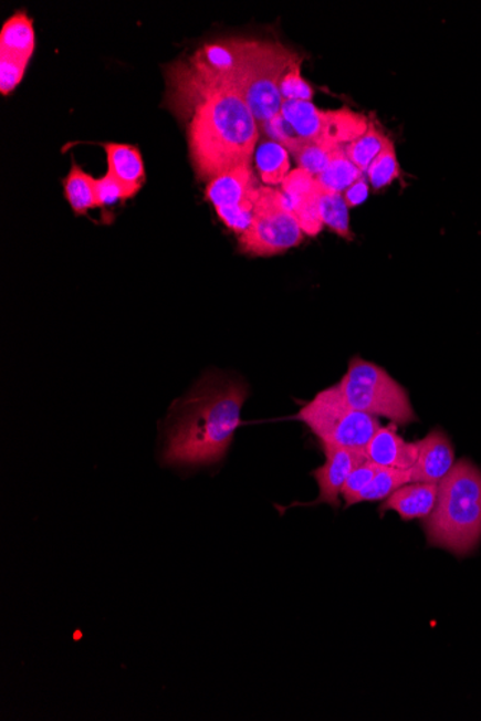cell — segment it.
Wrapping results in <instances>:
<instances>
[{
	"label": "cell",
	"instance_id": "obj_6",
	"mask_svg": "<svg viewBox=\"0 0 481 721\" xmlns=\"http://www.w3.org/2000/svg\"><path fill=\"white\" fill-rule=\"evenodd\" d=\"M341 390L346 403L374 418H387L397 425L416 422L411 400L383 367L355 357L342 377Z\"/></svg>",
	"mask_w": 481,
	"mask_h": 721
},
{
	"label": "cell",
	"instance_id": "obj_22",
	"mask_svg": "<svg viewBox=\"0 0 481 721\" xmlns=\"http://www.w3.org/2000/svg\"><path fill=\"white\" fill-rule=\"evenodd\" d=\"M321 217L323 226L331 228L333 232L342 238H351L349 207L342 194L328 192L322 188Z\"/></svg>",
	"mask_w": 481,
	"mask_h": 721
},
{
	"label": "cell",
	"instance_id": "obj_17",
	"mask_svg": "<svg viewBox=\"0 0 481 721\" xmlns=\"http://www.w3.org/2000/svg\"><path fill=\"white\" fill-rule=\"evenodd\" d=\"M255 166L266 186H281L290 174L289 150L273 140L261 143L255 150Z\"/></svg>",
	"mask_w": 481,
	"mask_h": 721
},
{
	"label": "cell",
	"instance_id": "obj_12",
	"mask_svg": "<svg viewBox=\"0 0 481 721\" xmlns=\"http://www.w3.org/2000/svg\"><path fill=\"white\" fill-rule=\"evenodd\" d=\"M366 460L384 468L411 471L418 457L417 442H407L397 432V424L380 427L365 450Z\"/></svg>",
	"mask_w": 481,
	"mask_h": 721
},
{
	"label": "cell",
	"instance_id": "obj_1",
	"mask_svg": "<svg viewBox=\"0 0 481 721\" xmlns=\"http://www.w3.org/2000/svg\"><path fill=\"white\" fill-rule=\"evenodd\" d=\"M170 107L188 121L190 160L198 178L209 181L238 167H251L259 145V122L233 91L217 87L188 61L168 73Z\"/></svg>",
	"mask_w": 481,
	"mask_h": 721
},
{
	"label": "cell",
	"instance_id": "obj_18",
	"mask_svg": "<svg viewBox=\"0 0 481 721\" xmlns=\"http://www.w3.org/2000/svg\"><path fill=\"white\" fill-rule=\"evenodd\" d=\"M365 175L364 171L352 164L349 157L346 156L345 147H342L328 161L326 169L316 176V179L318 185L328 192L343 195Z\"/></svg>",
	"mask_w": 481,
	"mask_h": 721
},
{
	"label": "cell",
	"instance_id": "obj_8",
	"mask_svg": "<svg viewBox=\"0 0 481 721\" xmlns=\"http://www.w3.org/2000/svg\"><path fill=\"white\" fill-rule=\"evenodd\" d=\"M281 192L287 199L289 207L297 218L304 236L316 237L325 227L321 217V207H318L322 186L318 185L316 176L297 167L290 171L281 185Z\"/></svg>",
	"mask_w": 481,
	"mask_h": 721
},
{
	"label": "cell",
	"instance_id": "obj_5",
	"mask_svg": "<svg viewBox=\"0 0 481 721\" xmlns=\"http://www.w3.org/2000/svg\"><path fill=\"white\" fill-rule=\"evenodd\" d=\"M300 422L321 441L322 447L364 451L380 428L378 418L352 408L339 384L318 391L297 415Z\"/></svg>",
	"mask_w": 481,
	"mask_h": 721
},
{
	"label": "cell",
	"instance_id": "obj_7",
	"mask_svg": "<svg viewBox=\"0 0 481 721\" xmlns=\"http://www.w3.org/2000/svg\"><path fill=\"white\" fill-rule=\"evenodd\" d=\"M302 227L278 188L261 186L251 226L238 237L242 252L251 257H273L300 245Z\"/></svg>",
	"mask_w": 481,
	"mask_h": 721
},
{
	"label": "cell",
	"instance_id": "obj_21",
	"mask_svg": "<svg viewBox=\"0 0 481 721\" xmlns=\"http://www.w3.org/2000/svg\"><path fill=\"white\" fill-rule=\"evenodd\" d=\"M409 482H411L409 471L380 467L369 485L356 497L355 504L387 500L390 494Z\"/></svg>",
	"mask_w": 481,
	"mask_h": 721
},
{
	"label": "cell",
	"instance_id": "obj_28",
	"mask_svg": "<svg viewBox=\"0 0 481 721\" xmlns=\"http://www.w3.org/2000/svg\"><path fill=\"white\" fill-rule=\"evenodd\" d=\"M95 195H97L98 207H109L118 200L133 198L130 192L112 174L95 179Z\"/></svg>",
	"mask_w": 481,
	"mask_h": 721
},
{
	"label": "cell",
	"instance_id": "obj_3",
	"mask_svg": "<svg viewBox=\"0 0 481 721\" xmlns=\"http://www.w3.org/2000/svg\"><path fill=\"white\" fill-rule=\"evenodd\" d=\"M300 61L281 42L259 40L213 42L189 59L209 83L240 95L261 124L280 113L284 102L281 80Z\"/></svg>",
	"mask_w": 481,
	"mask_h": 721
},
{
	"label": "cell",
	"instance_id": "obj_23",
	"mask_svg": "<svg viewBox=\"0 0 481 721\" xmlns=\"http://www.w3.org/2000/svg\"><path fill=\"white\" fill-rule=\"evenodd\" d=\"M399 175H401V170H399L397 150H395L394 142L389 140L369 166L366 178L374 189L379 190L387 188L395 179L399 178Z\"/></svg>",
	"mask_w": 481,
	"mask_h": 721
},
{
	"label": "cell",
	"instance_id": "obj_19",
	"mask_svg": "<svg viewBox=\"0 0 481 721\" xmlns=\"http://www.w3.org/2000/svg\"><path fill=\"white\" fill-rule=\"evenodd\" d=\"M64 192L75 215H84L90 209L98 207L95 179L92 175L85 174L79 165H73L70 174L66 175Z\"/></svg>",
	"mask_w": 481,
	"mask_h": 721
},
{
	"label": "cell",
	"instance_id": "obj_27",
	"mask_svg": "<svg viewBox=\"0 0 481 721\" xmlns=\"http://www.w3.org/2000/svg\"><path fill=\"white\" fill-rule=\"evenodd\" d=\"M263 128L265 135L271 138V140L279 143V145L285 147L289 153L294 155L295 151L302 149L304 143L302 138L295 135L292 126L284 121V117L279 113L278 116L270 118L269 122L263 123Z\"/></svg>",
	"mask_w": 481,
	"mask_h": 721
},
{
	"label": "cell",
	"instance_id": "obj_4",
	"mask_svg": "<svg viewBox=\"0 0 481 721\" xmlns=\"http://www.w3.org/2000/svg\"><path fill=\"white\" fill-rule=\"evenodd\" d=\"M427 542L457 557L471 555L481 543V470L469 460L456 462L438 484L435 511L424 524Z\"/></svg>",
	"mask_w": 481,
	"mask_h": 721
},
{
	"label": "cell",
	"instance_id": "obj_13",
	"mask_svg": "<svg viewBox=\"0 0 481 721\" xmlns=\"http://www.w3.org/2000/svg\"><path fill=\"white\" fill-rule=\"evenodd\" d=\"M35 50V30L25 12H17L0 32V62L25 70Z\"/></svg>",
	"mask_w": 481,
	"mask_h": 721
},
{
	"label": "cell",
	"instance_id": "obj_10",
	"mask_svg": "<svg viewBox=\"0 0 481 721\" xmlns=\"http://www.w3.org/2000/svg\"><path fill=\"white\" fill-rule=\"evenodd\" d=\"M416 466L409 471L411 482H435L440 484L454 467V448L441 429H432L426 438L417 441Z\"/></svg>",
	"mask_w": 481,
	"mask_h": 721
},
{
	"label": "cell",
	"instance_id": "obj_9",
	"mask_svg": "<svg viewBox=\"0 0 481 721\" xmlns=\"http://www.w3.org/2000/svg\"><path fill=\"white\" fill-rule=\"evenodd\" d=\"M326 462L313 471L318 485L317 503H326L337 508L341 503L343 485L355 468L366 461L364 451L347 450V448L323 447Z\"/></svg>",
	"mask_w": 481,
	"mask_h": 721
},
{
	"label": "cell",
	"instance_id": "obj_15",
	"mask_svg": "<svg viewBox=\"0 0 481 721\" xmlns=\"http://www.w3.org/2000/svg\"><path fill=\"white\" fill-rule=\"evenodd\" d=\"M103 147L107 155L108 174L135 196L146 179L140 150L135 146L118 143H104Z\"/></svg>",
	"mask_w": 481,
	"mask_h": 721
},
{
	"label": "cell",
	"instance_id": "obj_24",
	"mask_svg": "<svg viewBox=\"0 0 481 721\" xmlns=\"http://www.w3.org/2000/svg\"><path fill=\"white\" fill-rule=\"evenodd\" d=\"M345 146L332 145L327 142H311L304 145L302 149L294 153V159L297 161L300 169L309 171L313 176L321 175L326 169L328 161L337 151Z\"/></svg>",
	"mask_w": 481,
	"mask_h": 721
},
{
	"label": "cell",
	"instance_id": "obj_11",
	"mask_svg": "<svg viewBox=\"0 0 481 721\" xmlns=\"http://www.w3.org/2000/svg\"><path fill=\"white\" fill-rule=\"evenodd\" d=\"M260 186H257L251 167H238L209 181L205 196L219 209L237 208L242 205H255Z\"/></svg>",
	"mask_w": 481,
	"mask_h": 721
},
{
	"label": "cell",
	"instance_id": "obj_14",
	"mask_svg": "<svg viewBox=\"0 0 481 721\" xmlns=\"http://www.w3.org/2000/svg\"><path fill=\"white\" fill-rule=\"evenodd\" d=\"M438 484L435 482H409L390 494L380 511H395L405 520H427L436 509Z\"/></svg>",
	"mask_w": 481,
	"mask_h": 721
},
{
	"label": "cell",
	"instance_id": "obj_29",
	"mask_svg": "<svg viewBox=\"0 0 481 721\" xmlns=\"http://www.w3.org/2000/svg\"><path fill=\"white\" fill-rule=\"evenodd\" d=\"M368 196L369 180L366 178V175L362 176L359 180L355 181V184L343 194V198H345L347 207L349 208L359 207L360 203H364L365 200L368 199Z\"/></svg>",
	"mask_w": 481,
	"mask_h": 721
},
{
	"label": "cell",
	"instance_id": "obj_20",
	"mask_svg": "<svg viewBox=\"0 0 481 721\" xmlns=\"http://www.w3.org/2000/svg\"><path fill=\"white\" fill-rule=\"evenodd\" d=\"M389 140L390 138L385 133L380 132L374 123H370L368 132L364 136L356 138L351 145L345 146L346 156L349 157L352 164L357 169L366 174L369 166L376 159V156L383 151Z\"/></svg>",
	"mask_w": 481,
	"mask_h": 721
},
{
	"label": "cell",
	"instance_id": "obj_26",
	"mask_svg": "<svg viewBox=\"0 0 481 721\" xmlns=\"http://www.w3.org/2000/svg\"><path fill=\"white\" fill-rule=\"evenodd\" d=\"M379 468V466H376L374 462L368 460L362 462L359 467L355 468V471L352 472L349 479H347L346 484L343 485L342 489V497L343 500H345L347 508L355 505L356 497L369 485V482L374 480Z\"/></svg>",
	"mask_w": 481,
	"mask_h": 721
},
{
	"label": "cell",
	"instance_id": "obj_25",
	"mask_svg": "<svg viewBox=\"0 0 481 721\" xmlns=\"http://www.w3.org/2000/svg\"><path fill=\"white\" fill-rule=\"evenodd\" d=\"M280 94L283 100H299V102H312L314 90L302 76V61L294 64L284 74L280 83Z\"/></svg>",
	"mask_w": 481,
	"mask_h": 721
},
{
	"label": "cell",
	"instance_id": "obj_16",
	"mask_svg": "<svg viewBox=\"0 0 481 721\" xmlns=\"http://www.w3.org/2000/svg\"><path fill=\"white\" fill-rule=\"evenodd\" d=\"M280 114L304 143L323 140L326 130L327 109L317 108L312 102L284 100Z\"/></svg>",
	"mask_w": 481,
	"mask_h": 721
},
{
	"label": "cell",
	"instance_id": "obj_2",
	"mask_svg": "<svg viewBox=\"0 0 481 721\" xmlns=\"http://www.w3.org/2000/svg\"><path fill=\"white\" fill-rule=\"evenodd\" d=\"M249 389L238 380L207 377L170 410L161 464L202 467L221 461L241 425Z\"/></svg>",
	"mask_w": 481,
	"mask_h": 721
}]
</instances>
